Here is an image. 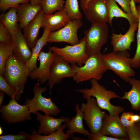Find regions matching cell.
Returning <instances> with one entry per match:
<instances>
[{
    "label": "cell",
    "instance_id": "cell-16",
    "mask_svg": "<svg viewBox=\"0 0 140 140\" xmlns=\"http://www.w3.org/2000/svg\"><path fill=\"white\" fill-rule=\"evenodd\" d=\"M138 22L130 25L129 29L124 34L112 33L111 43L114 51H120L130 50L132 43L135 40V32L137 29Z\"/></svg>",
    "mask_w": 140,
    "mask_h": 140
},
{
    "label": "cell",
    "instance_id": "cell-40",
    "mask_svg": "<svg viewBox=\"0 0 140 140\" xmlns=\"http://www.w3.org/2000/svg\"><path fill=\"white\" fill-rule=\"evenodd\" d=\"M131 119L134 123L139 122L140 121V115L137 114H133L131 116Z\"/></svg>",
    "mask_w": 140,
    "mask_h": 140
},
{
    "label": "cell",
    "instance_id": "cell-32",
    "mask_svg": "<svg viewBox=\"0 0 140 140\" xmlns=\"http://www.w3.org/2000/svg\"><path fill=\"white\" fill-rule=\"evenodd\" d=\"M138 122L125 128L128 139L140 140V123Z\"/></svg>",
    "mask_w": 140,
    "mask_h": 140
},
{
    "label": "cell",
    "instance_id": "cell-30",
    "mask_svg": "<svg viewBox=\"0 0 140 140\" xmlns=\"http://www.w3.org/2000/svg\"><path fill=\"white\" fill-rule=\"evenodd\" d=\"M138 13V22L137 35V46L136 52L131 59V66L132 68L138 69L140 67V4L137 7Z\"/></svg>",
    "mask_w": 140,
    "mask_h": 140
},
{
    "label": "cell",
    "instance_id": "cell-33",
    "mask_svg": "<svg viewBox=\"0 0 140 140\" xmlns=\"http://www.w3.org/2000/svg\"><path fill=\"white\" fill-rule=\"evenodd\" d=\"M30 2L29 0H0V9L2 11L11 8L17 9L20 4Z\"/></svg>",
    "mask_w": 140,
    "mask_h": 140
},
{
    "label": "cell",
    "instance_id": "cell-4",
    "mask_svg": "<svg viewBox=\"0 0 140 140\" xmlns=\"http://www.w3.org/2000/svg\"><path fill=\"white\" fill-rule=\"evenodd\" d=\"M30 73L26 64L17 59L13 54L7 61L3 76L8 83L22 94Z\"/></svg>",
    "mask_w": 140,
    "mask_h": 140
},
{
    "label": "cell",
    "instance_id": "cell-43",
    "mask_svg": "<svg viewBox=\"0 0 140 140\" xmlns=\"http://www.w3.org/2000/svg\"><path fill=\"white\" fill-rule=\"evenodd\" d=\"M91 0H86L82 3L80 4L81 9L82 10L86 6L88 3Z\"/></svg>",
    "mask_w": 140,
    "mask_h": 140
},
{
    "label": "cell",
    "instance_id": "cell-39",
    "mask_svg": "<svg viewBox=\"0 0 140 140\" xmlns=\"http://www.w3.org/2000/svg\"><path fill=\"white\" fill-rule=\"evenodd\" d=\"M135 3L134 0H130V8L132 14L135 17L138 19V13Z\"/></svg>",
    "mask_w": 140,
    "mask_h": 140
},
{
    "label": "cell",
    "instance_id": "cell-38",
    "mask_svg": "<svg viewBox=\"0 0 140 140\" xmlns=\"http://www.w3.org/2000/svg\"><path fill=\"white\" fill-rule=\"evenodd\" d=\"M121 6L123 11L132 14L130 8V0H113Z\"/></svg>",
    "mask_w": 140,
    "mask_h": 140
},
{
    "label": "cell",
    "instance_id": "cell-15",
    "mask_svg": "<svg viewBox=\"0 0 140 140\" xmlns=\"http://www.w3.org/2000/svg\"><path fill=\"white\" fill-rule=\"evenodd\" d=\"M35 114L37 116L36 120L40 123L37 132L38 134L46 135L54 132L59 129L62 125L69 121L71 118L62 116L56 118L50 115H42L38 111Z\"/></svg>",
    "mask_w": 140,
    "mask_h": 140
},
{
    "label": "cell",
    "instance_id": "cell-18",
    "mask_svg": "<svg viewBox=\"0 0 140 140\" xmlns=\"http://www.w3.org/2000/svg\"><path fill=\"white\" fill-rule=\"evenodd\" d=\"M72 20L64 8L54 13L45 15L43 22V28H47L51 32L58 30L66 25Z\"/></svg>",
    "mask_w": 140,
    "mask_h": 140
},
{
    "label": "cell",
    "instance_id": "cell-19",
    "mask_svg": "<svg viewBox=\"0 0 140 140\" xmlns=\"http://www.w3.org/2000/svg\"><path fill=\"white\" fill-rule=\"evenodd\" d=\"M45 14L42 10L23 29V34L30 49L35 46L38 40L39 31L43 26Z\"/></svg>",
    "mask_w": 140,
    "mask_h": 140
},
{
    "label": "cell",
    "instance_id": "cell-46",
    "mask_svg": "<svg viewBox=\"0 0 140 140\" xmlns=\"http://www.w3.org/2000/svg\"><path fill=\"white\" fill-rule=\"evenodd\" d=\"M86 0H80V4L82 3Z\"/></svg>",
    "mask_w": 140,
    "mask_h": 140
},
{
    "label": "cell",
    "instance_id": "cell-10",
    "mask_svg": "<svg viewBox=\"0 0 140 140\" xmlns=\"http://www.w3.org/2000/svg\"><path fill=\"white\" fill-rule=\"evenodd\" d=\"M81 19H74L70 21L61 29L50 34L48 43L64 42L71 45L76 44L80 42L77 33L79 29L82 25Z\"/></svg>",
    "mask_w": 140,
    "mask_h": 140
},
{
    "label": "cell",
    "instance_id": "cell-2",
    "mask_svg": "<svg viewBox=\"0 0 140 140\" xmlns=\"http://www.w3.org/2000/svg\"><path fill=\"white\" fill-rule=\"evenodd\" d=\"M102 55L101 53L88 56L84 65L81 67L72 65L74 73L73 81L78 83L92 79L100 80L108 70L102 59Z\"/></svg>",
    "mask_w": 140,
    "mask_h": 140
},
{
    "label": "cell",
    "instance_id": "cell-23",
    "mask_svg": "<svg viewBox=\"0 0 140 140\" xmlns=\"http://www.w3.org/2000/svg\"><path fill=\"white\" fill-rule=\"evenodd\" d=\"M108 9L107 22L111 26L112 20L114 17L122 18L126 19L129 25L138 22V20L132 14L125 12L121 9L116 2L113 0H106Z\"/></svg>",
    "mask_w": 140,
    "mask_h": 140
},
{
    "label": "cell",
    "instance_id": "cell-6",
    "mask_svg": "<svg viewBox=\"0 0 140 140\" xmlns=\"http://www.w3.org/2000/svg\"><path fill=\"white\" fill-rule=\"evenodd\" d=\"M46 90V87H41L38 82L35 84L33 89V97L31 99H26L24 104L28 106L31 113H35L41 111L46 114L54 116L60 112V109L50 97L47 98L42 95V93L45 92Z\"/></svg>",
    "mask_w": 140,
    "mask_h": 140
},
{
    "label": "cell",
    "instance_id": "cell-31",
    "mask_svg": "<svg viewBox=\"0 0 140 140\" xmlns=\"http://www.w3.org/2000/svg\"><path fill=\"white\" fill-rule=\"evenodd\" d=\"M0 90L7 94L11 98H15L17 101L20 100L21 94L11 86L4 76L1 75H0Z\"/></svg>",
    "mask_w": 140,
    "mask_h": 140
},
{
    "label": "cell",
    "instance_id": "cell-29",
    "mask_svg": "<svg viewBox=\"0 0 140 140\" xmlns=\"http://www.w3.org/2000/svg\"><path fill=\"white\" fill-rule=\"evenodd\" d=\"M64 8L72 20L82 18V15L80 10L78 0H66Z\"/></svg>",
    "mask_w": 140,
    "mask_h": 140
},
{
    "label": "cell",
    "instance_id": "cell-9",
    "mask_svg": "<svg viewBox=\"0 0 140 140\" xmlns=\"http://www.w3.org/2000/svg\"><path fill=\"white\" fill-rule=\"evenodd\" d=\"M0 112L4 121L10 124L30 121L32 118L28 106L20 104L15 98H11L6 105L1 106Z\"/></svg>",
    "mask_w": 140,
    "mask_h": 140
},
{
    "label": "cell",
    "instance_id": "cell-45",
    "mask_svg": "<svg viewBox=\"0 0 140 140\" xmlns=\"http://www.w3.org/2000/svg\"><path fill=\"white\" fill-rule=\"evenodd\" d=\"M3 130L2 129V128L0 127V134L1 135H2V134H3Z\"/></svg>",
    "mask_w": 140,
    "mask_h": 140
},
{
    "label": "cell",
    "instance_id": "cell-35",
    "mask_svg": "<svg viewBox=\"0 0 140 140\" xmlns=\"http://www.w3.org/2000/svg\"><path fill=\"white\" fill-rule=\"evenodd\" d=\"M28 133L21 131L16 135L8 134L0 136V140H30V136Z\"/></svg>",
    "mask_w": 140,
    "mask_h": 140
},
{
    "label": "cell",
    "instance_id": "cell-22",
    "mask_svg": "<svg viewBox=\"0 0 140 140\" xmlns=\"http://www.w3.org/2000/svg\"><path fill=\"white\" fill-rule=\"evenodd\" d=\"M128 82L131 85V89L128 92H124V95L120 98L128 100L131 104L132 110H140V80L131 78Z\"/></svg>",
    "mask_w": 140,
    "mask_h": 140
},
{
    "label": "cell",
    "instance_id": "cell-20",
    "mask_svg": "<svg viewBox=\"0 0 140 140\" xmlns=\"http://www.w3.org/2000/svg\"><path fill=\"white\" fill-rule=\"evenodd\" d=\"M17 9L19 26L21 29L27 26L42 10L40 5H32L29 2L19 5Z\"/></svg>",
    "mask_w": 140,
    "mask_h": 140
},
{
    "label": "cell",
    "instance_id": "cell-25",
    "mask_svg": "<svg viewBox=\"0 0 140 140\" xmlns=\"http://www.w3.org/2000/svg\"><path fill=\"white\" fill-rule=\"evenodd\" d=\"M67 128L66 123H64L56 131L50 134L44 135L38 134L37 131H32L30 140H67L71 136L69 134L64 132V130Z\"/></svg>",
    "mask_w": 140,
    "mask_h": 140
},
{
    "label": "cell",
    "instance_id": "cell-21",
    "mask_svg": "<svg viewBox=\"0 0 140 140\" xmlns=\"http://www.w3.org/2000/svg\"><path fill=\"white\" fill-rule=\"evenodd\" d=\"M76 112L75 116L65 123L68 128L65 133L73 135V134L78 133L83 134L85 136H88L90 133L85 129L83 125V114L81 111L78 104L75 107Z\"/></svg>",
    "mask_w": 140,
    "mask_h": 140
},
{
    "label": "cell",
    "instance_id": "cell-5",
    "mask_svg": "<svg viewBox=\"0 0 140 140\" xmlns=\"http://www.w3.org/2000/svg\"><path fill=\"white\" fill-rule=\"evenodd\" d=\"M85 50L88 56L101 53V50L107 43L109 34L107 24H93L84 32Z\"/></svg>",
    "mask_w": 140,
    "mask_h": 140
},
{
    "label": "cell",
    "instance_id": "cell-8",
    "mask_svg": "<svg viewBox=\"0 0 140 140\" xmlns=\"http://www.w3.org/2000/svg\"><path fill=\"white\" fill-rule=\"evenodd\" d=\"M86 99V102L82 103L80 108L90 133L95 134L100 131L106 113L101 110L96 99L93 97H89Z\"/></svg>",
    "mask_w": 140,
    "mask_h": 140
},
{
    "label": "cell",
    "instance_id": "cell-17",
    "mask_svg": "<svg viewBox=\"0 0 140 140\" xmlns=\"http://www.w3.org/2000/svg\"><path fill=\"white\" fill-rule=\"evenodd\" d=\"M11 34L13 49V55L17 59L26 64L31 56L32 52L19 26L16 31Z\"/></svg>",
    "mask_w": 140,
    "mask_h": 140
},
{
    "label": "cell",
    "instance_id": "cell-14",
    "mask_svg": "<svg viewBox=\"0 0 140 140\" xmlns=\"http://www.w3.org/2000/svg\"><path fill=\"white\" fill-rule=\"evenodd\" d=\"M100 132L113 137L123 140L128 139L125 128L121 123L118 115L111 116L106 113Z\"/></svg>",
    "mask_w": 140,
    "mask_h": 140
},
{
    "label": "cell",
    "instance_id": "cell-3",
    "mask_svg": "<svg viewBox=\"0 0 140 140\" xmlns=\"http://www.w3.org/2000/svg\"><path fill=\"white\" fill-rule=\"evenodd\" d=\"M102 59L108 70L126 82L135 73L131 66V59L128 51H114L102 54Z\"/></svg>",
    "mask_w": 140,
    "mask_h": 140
},
{
    "label": "cell",
    "instance_id": "cell-7",
    "mask_svg": "<svg viewBox=\"0 0 140 140\" xmlns=\"http://www.w3.org/2000/svg\"><path fill=\"white\" fill-rule=\"evenodd\" d=\"M85 40L84 37L78 43L67 45L63 48L55 46L50 47L49 50L59 55L72 65L79 66L83 65L88 57L85 50Z\"/></svg>",
    "mask_w": 140,
    "mask_h": 140
},
{
    "label": "cell",
    "instance_id": "cell-41",
    "mask_svg": "<svg viewBox=\"0 0 140 140\" xmlns=\"http://www.w3.org/2000/svg\"><path fill=\"white\" fill-rule=\"evenodd\" d=\"M41 0H30V3L33 5H40Z\"/></svg>",
    "mask_w": 140,
    "mask_h": 140
},
{
    "label": "cell",
    "instance_id": "cell-44",
    "mask_svg": "<svg viewBox=\"0 0 140 140\" xmlns=\"http://www.w3.org/2000/svg\"><path fill=\"white\" fill-rule=\"evenodd\" d=\"M70 138L72 139L73 140H88V139H86L83 138H81L79 137H76L75 136H74L73 135L71 136L70 137Z\"/></svg>",
    "mask_w": 140,
    "mask_h": 140
},
{
    "label": "cell",
    "instance_id": "cell-13",
    "mask_svg": "<svg viewBox=\"0 0 140 140\" xmlns=\"http://www.w3.org/2000/svg\"><path fill=\"white\" fill-rule=\"evenodd\" d=\"M56 54L49 50L48 52L41 51L38 56L40 61L39 67L30 73L32 79H38L39 82L43 84L48 81L51 68Z\"/></svg>",
    "mask_w": 140,
    "mask_h": 140
},
{
    "label": "cell",
    "instance_id": "cell-42",
    "mask_svg": "<svg viewBox=\"0 0 140 140\" xmlns=\"http://www.w3.org/2000/svg\"><path fill=\"white\" fill-rule=\"evenodd\" d=\"M4 93L3 92L1 91L0 92V106H1L2 103L4 100Z\"/></svg>",
    "mask_w": 140,
    "mask_h": 140
},
{
    "label": "cell",
    "instance_id": "cell-37",
    "mask_svg": "<svg viewBox=\"0 0 140 140\" xmlns=\"http://www.w3.org/2000/svg\"><path fill=\"white\" fill-rule=\"evenodd\" d=\"M88 136V139L90 140H123L121 139L108 137L100 131L95 134L90 133Z\"/></svg>",
    "mask_w": 140,
    "mask_h": 140
},
{
    "label": "cell",
    "instance_id": "cell-1",
    "mask_svg": "<svg viewBox=\"0 0 140 140\" xmlns=\"http://www.w3.org/2000/svg\"><path fill=\"white\" fill-rule=\"evenodd\" d=\"M90 81L92 85L90 88L75 89L74 91L82 93L85 99L90 97H95L99 108L108 111L111 116L118 115L124 110V109L121 106H114L110 103L111 99L120 98L116 93L106 89L97 80L92 79Z\"/></svg>",
    "mask_w": 140,
    "mask_h": 140
},
{
    "label": "cell",
    "instance_id": "cell-28",
    "mask_svg": "<svg viewBox=\"0 0 140 140\" xmlns=\"http://www.w3.org/2000/svg\"><path fill=\"white\" fill-rule=\"evenodd\" d=\"M13 52L12 43H0V75L3 76L6 63L9 57L13 54Z\"/></svg>",
    "mask_w": 140,
    "mask_h": 140
},
{
    "label": "cell",
    "instance_id": "cell-24",
    "mask_svg": "<svg viewBox=\"0 0 140 140\" xmlns=\"http://www.w3.org/2000/svg\"><path fill=\"white\" fill-rule=\"evenodd\" d=\"M44 29L43 34L40 38L38 39L34 47L31 50V56L26 64L29 69L30 72L35 70L37 68V62L38 56L42 48L47 45L49 35L51 32L47 28Z\"/></svg>",
    "mask_w": 140,
    "mask_h": 140
},
{
    "label": "cell",
    "instance_id": "cell-12",
    "mask_svg": "<svg viewBox=\"0 0 140 140\" xmlns=\"http://www.w3.org/2000/svg\"><path fill=\"white\" fill-rule=\"evenodd\" d=\"M74 74L73 69L69 63L56 54L48 81L50 90H51L55 84L60 83L63 79L73 77Z\"/></svg>",
    "mask_w": 140,
    "mask_h": 140
},
{
    "label": "cell",
    "instance_id": "cell-27",
    "mask_svg": "<svg viewBox=\"0 0 140 140\" xmlns=\"http://www.w3.org/2000/svg\"><path fill=\"white\" fill-rule=\"evenodd\" d=\"M65 0H41L40 4L45 15L53 13L64 8Z\"/></svg>",
    "mask_w": 140,
    "mask_h": 140
},
{
    "label": "cell",
    "instance_id": "cell-48",
    "mask_svg": "<svg viewBox=\"0 0 140 140\" xmlns=\"http://www.w3.org/2000/svg\"><path fill=\"white\" fill-rule=\"evenodd\" d=\"M134 0L135 1V2H136V1L137 0Z\"/></svg>",
    "mask_w": 140,
    "mask_h": 140
},
{
    "label": "cell",
    "instance_id": "cell-47",
    "mask_svg": "<svg viewBox=\"0 0 140 140\" xmlns=\"http://www.w3.org/2000/svg\"><path fill=\"white\" fill-rule=\"evenodd\" d=\"M136 2L140 3V0H137Z\"/></svg>",
    "mask_w": 140,
    "mask_h": 140
},
{
    "label": "cell",
    "instance_id": "cell-36",
    "mask_svg": "<svg viewBox=\"0 0 140 140\" xmlns=\"http://www.w3.org/2000/svg\"><path fill=\"white\" fill-rule=\"evenodd\" d=\"M134 114L130 112L123 111L120 117V121L125 128L129 127L135 123L131 120V116Z\"/></svg>",
    "mask_w": 140,
    "mask_h": 140
},
{
    "label": "cell",
    "instance_id": "cell-26",
    "mask_svg": "<svg viewBox=\"0 0 140 140\" xmlns=\"http://www.w3.org/2000/svg\"><path fill=\"white\" fill-rule=\"evenodd\" d=\"M17 9L15 8L10 9L7 12L0 15V22L3 24L11 34L14 32L19 27Z\"/></svg>",
    "mask_w": 140,
    "mask_h": 140
},
{
    "label": "cell",
    "instance_id": "cell-34",
    "mask_svg": "<svg viewBox=\"0 0 140 140\" xmlns=\"http://www.w3.org/2000/svg\"><path fill=\"white\" fill-rule=\"evenodd\" d=\"M0 43L9 44L12 43L11 34L6 27L0 23Z\"/></svg>",
    "mask_w": 140,
    "mask_h": 140
},
{
    "label": "cell",
    "instance_id": "cell-11",
    "mask_svg": "<svg viewBox=\"0 0 140 140\" xmlns=\"http://www.w3.org/2000/svg\"><path fill=\"white\" fill-rule=\"evenodd\" d=\"M82 10L86 19L92 24L108 23L106 0H91Z\"/></svg>",
    "mask_w": 140,
    "mask_h": 140
}]
</instances>
